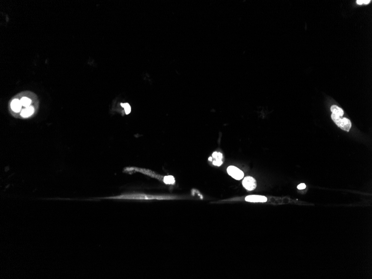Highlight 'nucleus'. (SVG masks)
Masks as SVG:
<instances>
[{"label": "nucleus", "mask_w": 372, "mask_h": 279, "mask_svg": "<svg viewBox=\"0 0 372 279\" xmlns=\"http://www.w3.org/2000/svg\"><path fill=\"white\" fill-rule=\"evenodd\" d=\"M11 107L12 110L15 112H19L21 110L22 104L21 100L18 99H14L12 100L11 104Z\"/></svg>", "instance_id": "obj_7"}, {"label": "nucleus", "mask_w": 372, "mask_h": 279, "mask_svg": "<svg viewBox=\"0 0 372 279\" xmlns=\"http://www.w3.org/2000/svg\"><path fill=\"white\" fill-rule=\"evenodd\" d=\"M163 182L166 184H173L175 183V179L172 175L164 176Z\"/></svg>", "instance_id": "obj_10"}, {"label": "nucleus", "mask_w": 372, "mask_h": 279, "mask_svg": "<svg viewBox=\"0 0 372 279\" xmlns=\"http://www.w3.org/2000/svg\"><path fill=\"white\" fill-rule=\"evenodd\" d=\"M213 165L214 166H220L222 165L223 162L222 160H215L212 162Z\"/></svg>", "instance_id": "obj_14"}, {"label": "nucleus", "mask_w": 372, "mask_h": 279, "mask_svg": "<svg viewBox=\"0 0 372 279\" xmlns=\"http://www.w3.org/2000/svg\"><path fill=\"white\" fill-rule=\"evenodd\" d=\"M331 111L333 113L341 117L344 115V111L342 108L335 105H333L331 107Z\"/></svg>", "instance_id": "obj_9"}, {"label": "nucleus", "mask_w": 372, "mask_h": 279, "mask_svg": "<svg viewBox=\"0 0 372 279\" xmlns=\"http://www.w3.org/2000/svg\"><path fill=\"white\" fill-rule=\"evenodd\" d=\"M332 119L340 128L347 132L349 131L351 127V123L349 119L346 118H341V117L333 113L332 114Z\"/></svg>", "instance_id": "obj_2"}, {"label": "nucleus", "mask_w": 372, "mask_h": 279, "mask_svg": "<svg viewBox=\"0 0 372 279\" xmlns=\"http://www.w3.org/2000/svg\"><path fill=\"white\" fill-rule=\"evenodd\" d=\"M21 102L22 104V106H24L25 107H29L30 106L31 103V100L29 98H26V97H23L21 99Z\"/></svg>", "instance_id": "obj_11"}, {"label": "nucleus", "mask_w": 372, "mask_h": 279, "mask_svg": "<svg viewBox=\"0 0 372 279\" xmlns=\"http://www.w3.org/2000/svg\"><path fill=\"white\" fill-rule=\"evenodd\" d=\"M34 112V108L33 106H30L29 107H27L26 109H23V111L21 112V115L24 117V118H27L30 117Z\"/></svg>", "instance_id": "obj_8"}, {"label": "nucleus", "mask_w": 372, "mask_h": 279, "mask_svg": "<svg viewBox=\"0 0 372 279\" xmlns=\"http://www.w3.org/2000/svg\"><path fill=\"white\" fill-rule=\"evenodd\" d=\"M212 156L216 160H222V154L221 153L214 152L213 153Z\"/></svg>", "instance_id": "obj_13"}, {"label": "nucleus", "mask_w": 372, "mask_h": 279, "mask_svg": "<svg viewBox=\"0 0 372 279\" xmlns=\"http://www.w3.org/2000/svg\"><path fill=\"white\" fill-rule=\"evenodd\" d=\"M227 173L236 180H241L244 177L243 172L235 166H229L227 169Z\"/></svg>", "instance_id": "obj_3"}, {"label": "nucleus", "mask_w": 372, "mask_h": 279, "mask_svg": "<svg viewBox=\"0 0 372 279\" xmlns=\"http://www.w3.org/2000/svg\"><path fill=\"white\" fill-rule=\"evenodd\" d=\"M245 200L250 202H265L267 201L266 197L259 195H251L246 197Z\"/></svg>", "instance_id": "obj_6"}, {"label": "nucleus", "mask_w": 372, "mask_h": 279, "mask_svg": "<svg viewBox=\"0 0 372 279\" xmlns=\"http://www.w3.org/2000/svg\"><path fill=\"white\" fill-rule=\"evenodd\" d=\"M172 197L161 195H152L143 193H128L122 194L116 196L102 198V199H124V200H162L172 199Z\"/></svg>", "instance_id": "obj_1"}, {"label": "nucleus", "mask_w": 372, "mask_h": 279, "mask_svg": "<svg viewBox=\"0 0 372 279\" xmlns=\"http://www.w3.org/2000/svg\"><path fill=\"white\" fill-rule=\"evenodd\" d=\"M306 188V184L304 183H301L297 186V189H304Z\"/></svg>", "instance_id": "obj_15"}, {"label": "nucleus", "mask_w": 372, "mask_h": 279, "mask_svg": "<svg viewBox=\"0 0 372 279\" xmlns=\"http://www.w3.org/2000/svg\"><path fill=\"white\" fill-rule=\"evenodd\" d=\"M121 106L124 108L125 112L126 114H128L131 112V107L128 103H122Z\"/></svg>", "instance_id": "obj_12"}, {"label": "nucleus", "mask_w": 372, "mask_h": 279, "mask_svg": "<svg viewBox=\"0 0 372 279\" xmlns=\"http://www.w3.org/2000/svg\"><path fill=\"white\" fill-rule=\"evenodd\" d=\"M371 2V0L370 1H369V0H362V3L363 4H365V5Z\"/></svg>", "instance_id": "obj_16"}, {"label": "nucleus", "mask_w": 372, "mask_h": 279, "mask_svg": "<svg viewBox=\"0 0 372 279\" xmlns=\"http://www.w3.org/2000/svg\"><path fill=\"white\" fill-rule=\"evenodd\" d=\"M243 187L248 191H252L256 189L257 183L255 179L251 176H247L244 178L243 181Z\"/></svg>", "instance_id": "obj_4"}, {"label": "nucleus", "mask_w": 372, "mask_h": 279, "mask_svg": "<svg viewBox=\"0 0 372 279\" xmlns=\"http://www.w3.org/2000/svg\"><path fill=\"white\" fill-rule=\"evenodd\" d=\"M132 168L133 169H134L136 172H138L142 173L144 174H146V175H149V176L153 177V178H155L158 179L160 180H162L163 181L164 180V177H162L160 175H158V174L154 172L151 171V170H149V169H144V168Z\"/></svg>", "instance_id": "obj_5"}]
</instances>
